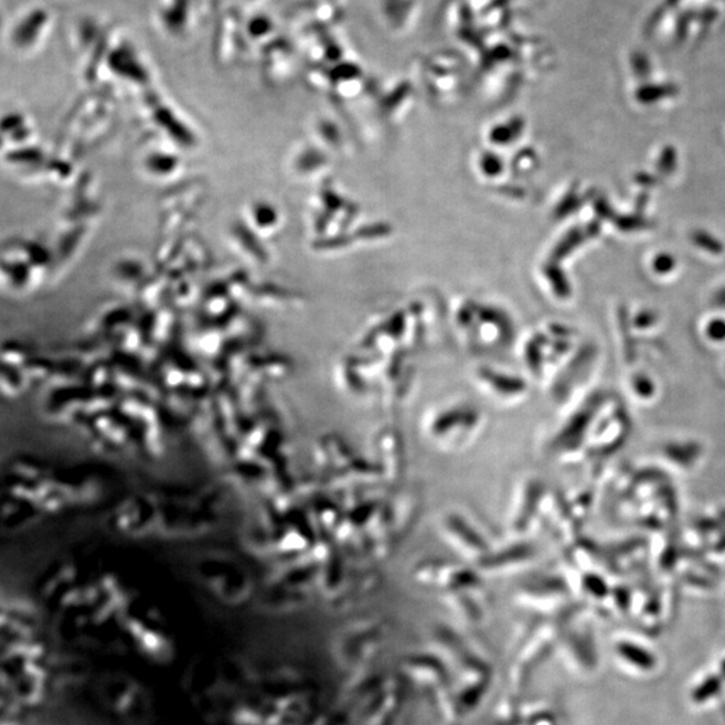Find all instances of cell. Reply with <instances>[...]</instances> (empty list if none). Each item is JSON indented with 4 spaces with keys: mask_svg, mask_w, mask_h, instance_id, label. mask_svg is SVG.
I'll return each mask as SVG.
<instances>
[{
    "mask_svg": "<svg viewBox=\"0 0 725 725\" xmlns=\"http://www.w3.org/2000/svg\"><path fill=\"white\" fill-rule=\"evenodd\" d=\"M482 413L468 403L439 407L426 415L424 430L433 444L445 450H458L480 431Z\"/></svg>",
    "mask_w": 725,
    "mask_h": 725,
    "instance_id": "cell-1",
    "label": "cell"
},
{
    "mask_svg": "<svg viewBox=\"0 0 725 725\" xmlns=\"http://www.w3.org/2000/svg\"><path fill=\"white\" fill-rule=\"evenodd\" d=\"M475 383L487 398L499 405H519L529 395V384L523 377L489 367L477 370Z\"/></svg>",
    "mask_w": 725,
    "mask_h": 725,
    "instance_id": "cell-2",
    "label": "cell"
},
{
    "mask_svg": "<svg viewBox=\"0 0 725 725\" xmlns=\"http://www.w3.org/2000/svg\"><path fill=\"white\" fill-rule=\"evenodd\" d=\"M443 534L451 545L461 554L481 561L491 553L489 544L480 531L470 524L469 520L458 513L445 514L441 520Z\"/></svg>",
    "mask_w": 725,
    "mask_h": 725,
    "instance_id": "cell-3",
    "label": "cell"
},
{
    "mask_svg": "<svg viewBox=\"0 0 725 725\" xmlns=\"http://www.w3.org/2000/svg\"><path fill=\"white\" fill-rule=\"evenodd\" d=\"M544 500V487L541 481L529 480L523 483L514 501L511 514V525L514 532L523 534L531 523H534L541 512Z\"/></svg>",
    "mask_w": 725,
    "mask_h": 725,
    "instance_id": "cell-4",
    "label": "cell"
},
{
    "mask_svg": "<svg viewBox=\"0 0 725 725\" xmlns=\"http://www.w3.org/2000/svg\"><path fill=\"white\" fill-rule=\"evenodd\" d=\"M382 473L392 480L398 479L405 468V449H402L399 434L394 430L382 433Z\"/></svg>",
    "mask_w": 725,
    "mask_h": 725,
    "instance_id": "cell-5",
    "label": "cell"
},
{
    "mask_svg": "<svg viewBox=\"0 0 725 725\" xmlns=\"http://www.w3.org/2000/svg\"><path fill=\"white\" fill-rule=\"evenodd\" d=\"M534 554L535 551L531 545H511V547L501 550L499 553H489L486 557H482L480 564L488 569L507 568L531 559Z\"/></svg>",
    "mask_w": 725,
    "mask_h": 725,
    "instance_id": "cell-6",
    "label": "cell"
}]
</instances>
